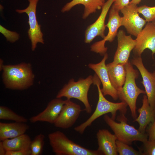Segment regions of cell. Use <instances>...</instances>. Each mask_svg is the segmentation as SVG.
<instances>
[{"instance_id": "28", "label": "cell", "mask_w": 155, "mask_h": 155, "mask_svg": "<svg viewBox=\"0 0 155 155\" xmlns=\"http://www.w3.org/2000/svg\"><path fill=\"white\" fill-rule=\"evenodd\" d=\"M143 155H155V140H147L143 143Z\"/></svg>"}, {"instance_id": "1", "label": "cell", "mask_w": 155, "mask_h": 155, "mask_svg": "<svg viewBox=\"0 0 155 155\" xmlns=\"http://www.w3.org/2000/svg\"><path fill=\"white\" fill-rule=\"evenodd\" d=\"M2 70L3 82L6 88L23 90L33 84L34 75L30 63L4 65Z\"/></svg>"}, {"instance_id": "20", "label": "cell", "mask_w": 155, "mask_h": 155, "mask_svg": "<svg viewBox=\"0 0 155 155\" xmlns=\"http://www.w3.org/2000/svg\"><path fill=\"white\" fill-rule=\"evenodd\" d=\"M106 65L111 83L117 91L122 87L125 80L126 72L125 65H113L110 63Z\"/></svg>"}, {"instance_id": "35", "label": "cell", "mask_w": 155, "mask_h": 155, "mask_svg": "<svg viewBox=\"0 0 155 155\" xmlns=\"http://www.w3.org/2000/svg\"><path fill=\"white\" fill-rule=\"evenodd\" d=\"M103 3H105V0H102Z\"/></svg>"}, {"instance_id": "17", "label": "cell", "mask_w": 155, "mask_h": 155, "mask_svg": "<svg viewBox=\"0 0 155 155\" xmlns=\"http://www.w3.org/2000/svg\"><path fill=\"white\" fill-rule=\"evenodd\" d=\"M98 144L97 150L102 155H117L116 142L117 138L108 130L99 129L96 134Z\"/></svg>"}, {"instance_id": "24", "label": "cell", "mask_w": 155, "mask_h": 155, "mask_svg": "<svg viewBox=\"0 0 155 155\" xmlns=\"http://www.w3.org/2000/svg\"><path fill=\"white\" fill-rule=\"evenodd\" d=\"M44 135L40 133L32 140L30 146L31 155H40L42 154L44 144Z\"/></svg>"}, {"instance_id": "32", "label": "cell", "mask_w": 155, "mask_h": 155, "mask_svg": "<svg viewBox=\"0 0 155 155\" xmlns=\"http://www.w3.org/2000/svg\"><path fill=\"white\" fill-rule=\"evenodd\" d=\"M6 151V150L2 142H0V155H5Z\"/></svg>"}, {"instance_id": "34", "label": "cell", "mask_w": 155, "mask_h": 155, "mask_svg": "<svg viewBox=\"0 0 155 155\" xmlns=\"http://www.w3.org/2000/svg\"><path fill=\"white\" fill-rule=\"evenodd\" d=\"M3 64V61L2 59H0V70H2L3 67L4 65Z\"/></svg>"}, {"instance_id": "31", "label": "cell", "mask_w": 155, "mask_h": 155, "mask_svg": "<svg viewBox=\"0 0 155 155\" xmlns=\"http://www.w3.org/2000/svg\"><path fill=\"white\" fill-rule=\"evenodd\" d=\"M130 0H115L113 5L119 11L130 3Z\"/></svg>"}, {"instance_id": "8", "label": "cell", "mask_w": 155, "mask_h": 155, "mask_svg": "<svg viewBox=\"0 0 155 155\" xmlns=\"http://www.w3.org/2000/svg\"><path fill=\"white\" fill-rule=\"evenodd\" d=\"M39 0H28L29 4L24 9H17L20 13H26L28 17V23L29 28L28 31V36L31 40V49L34 51L38 43L44 44L43 34L41 30L40 25L38 24L36 17V7Z\"/></svg>"}, {"instance_id": "2", "label": "cell", "mask_w": 155, "mask_h": 155, "mask_svg": "<svg viewBox=\"0 0 155 155\" xmlns=\"http://www.w3.org/2000/svg\"><path fill=\"white\" fill-rule=\"evenodd\" d=\"M101 82L96 74L93 76V84L96 86L98 92V99L95 110L91 116L85 121L74 128V130L79 133H83L86 128L91 125L97 119L101 116L110 113L111 118L115 120L117 111L121 114L125 115L127 111V104L121 101L115 103L107 100L103 95L100 88Z\"/></svg>"}, {"instance_id": "26", "label": "cell", "mask_w": 155, "mask_h": 155, "mask_svg": "<svg viewBox=\"0 0 155 155\" xmlns=\"http://www.w3.org/2000/svg\"><path fill=\"white\" fill-rule=\"evenodd\" d=\"M139 14L143 16L146 22H153L155 21V6L150 7L143 5L137 8Z\"/></svg>"}, {"instance_id": "16", "label": "cell", "mask_w": 155, "mask_h": 155, "mask_svg": "<svg viewBox=\"0 0 155 155\" xmlns=\"http://www.w3.org/2000/svg\"><path fill=\"white\" fill-rule=\"evenodd\" d=\"M65 100L61 98L53 99L48 104L46 108L36 115L31 117L29 121L31 123L37 122H46L54 124L57 119Z\"/></svg>"}, {"instance_id": "3", "label": "cell", "mask_w": 155, "mask_h": 155, "mask_svg": "<svg viewBox=\"0 0 155 155\" xmlns=\"http://www.w3.org/2000/svg\"><path fill=\"white\" fill-rule=\"evenodd\" d=\"M126 75L125 80L122 87L118 91V98L126 103L129 106L131 116L135 120L137 118L136 102L138 96L141 94H145V91L139 88L136 85L135 80L139 75L138 70L133 67L129 61L125 64Z\"/></svg>"}, {"instance_id": "18", "label": "cell", "mask_w": 155, "mask_h": 155, "mask_svg": "<svg viewBox=\"0 0 155 155\" xmlns=\"http://www.w3.org/2000/svg\"><path fill=\"white\" fill-rule=\"evenodd\" d=\"M142 106L137 110L139 115L133 121L137 122L139 124L138 130L145 133L148 125L155 120V109L150 106L146 95L143 96Z\"/></svg>"}, {"instance_id": "13", "label": "cell", "mask_w": 155, "mask_h": 155, "mask_svg": "<svg viewBox=\"0 0 155 155\" xmlns=\"http://www.w3.org/2000/svg\"><path fill=\"white\" fill-rule=\"evenodd\" d=\"M104 56L103 58L99 63H89L88 66L95 72L102 84V87L101 89L104 96L109 95L114 100H116L118 98L117 92L111 83L105 63L108 55L106 53Z\"/></svg>"}, {"instance_id": "5", "label": "cell", "mask_w": 155, "mask_h": 155, "mask_svg": "<svg viewBox=\"0 0 155 155\" xmlns=\"http://www.w3.org/2000/svg\"><path fill=\"white\" fill-rule=\"evenodd\" d=\"M118 120L120 123L115 120L106 114L103 117L106 124L112 130L117 140L129 145L135 141H139L143 143L148 140L146 133L141 132L133 126L127 123V119L125 115L121 114Z\"/></svg>"}, {"instance_id": "33", "label": "cell", "mask_w": 155, "mask_h": 155, "mask_svg": "<svg viewBox=\"0 0 155 155\" xmlns=\"http://www.w3.org/2000/svg\"><path fill=\"white\" fill-rule=\"evenodd\" d=\"M142 0H131L130 1L129 3H133L136 5L139 4Z\"/></svg>"}, {"instance_id": "6", "label": "cell", "mask_w": 155, "mask_h": 155, "mask_svg": "<svg viewBox=\"0 0 155 155\" xmlns=\"http://www.w3.org/2000/svg\"><path fill=\"white\" fill-rule=\"evenodd\" d=\"M93 83V76L92 75L85 79L80 78L76 82L73 79H71L59 91L56 98L65 97L67 99H77L84 104L86 113L90 114L92 108L89 102L88 95L90 87Z\"/></svg>"}, {"instance_id": "12", "label": "cell", "mask_w": 155, "mask_h": 155, "mask_svg": "<svg viewBox=\"0 0 155 155\" xmlns=\"http://www.w3.org/2000/svg\"><path fill=\"white\" fill-rule=\"evenodd\" d=\"M117 46L111 63L113 65L122 64L125 65L128 61L131 51L136 44L135 39H133L131 35H126L122 30H119L117 35Z\"/></svg>"}, {"instance_id": "19", "label": "cell", "mask_w": 155, "mask_h": 155, "mask_svg": "<svg viewBox=\"0 0 155 155\" xmlns=\"http://www.w3.org/2000/svg\"><path fill=\"white\" fill-rule=\"evenodd\" d=\"M29 126L26 123L0 122V141L11 139L25 134Z\"/></svg>"}, {"instance_id": "4", "label": "cell", "mask_w": 155, "mask_h": 155, "mask_svg": "<svg viewBox=\"0 0 155 155\" xmlns=\"http://www.w3.org/2000/svg\"><path fill=\"white\" fill-rule=\"evenodd\" d=\"M49 144L56 155H101L97 150L86 148L69 139L63 132L57 131L49 134Z\"/></svg>"}, {"instance_id": "10", "label": "cell", "mask_w": 155, "mask_h": 155, "mask_svg": "<svg viewBox=\"0 0 155 155\" xmlns=\"http://www.w3.org/2000/svg\"><path fill=\"white\" fill-rule=\"evenodd\" d=\"M131 63L139 71L147 97L148 102L151 107L155 109V71L149 72L144 66L140 57H135L131 60Z\"/></svg>"}, {"instance_id": "23", "label": "cell", "mask_w": 155, "mask_h": 155, "mask_svg": "<svg viewBox=\"0 0 155 155\" xmlns=\"http://www.w3.org/2000/svg\"><path fill=\"white\" fill-rule=\"evenodd\" d=\"M0 119L11 120L15 122L26 123L28 119L20 115L7 107L0 106Z\"/></svg>"}, {"instance_id": "14", "label": "cell", "mask_w": 155, "mask_h": 155, "mask_svg": "<svg viewBox=\"0 0 155 155\" xmlns=\"http://www.w3.org/2000/svg\"><path fill=\"white\" fill-rule=\"evenodd\" d=\"M80 106L67 99L57 119L55 126L63 129H67L74 124L82 111Z\"/></svg>"}, {"instance_id": "15", "label": "cell", "mask_w": 155, "mask_h": 155, "mask_svg": "<svg viewBox=\"0 0 155 155\" xmlns=\"http://www.w3.org/2000/svg\"><path fill=\"white\" fill-rule=\"evenodd\" d=\"M115 0H108L103 5L101 13L96 20L87 28L85 32V42L90 43L96 36L105 37V21L107 14Z\"/></svg>"}, {"instance_id": "36", "label": "cell", "mask_w": 155, "mask_h": 155, "mask_svg": "<svg viewBox=\"0 0 155 155\" xmlns=\"http://www.w3.org/2000/svg\"><path fill=\"white\" fill-rule=\"evenodd\" d=\"M155 26V21H154V22H153Z\"/></svg>"}, {"instance_id": "27", "label": "cell", "mask_w": 155, "mask_h": 155, "mask_svg": "<svg viewBox=\"0 0 155 155\" xmlns=\"http://www.w3.org/2000/svg\"><path fill=\"white\" fill-rule=\"evenodd\" d=\"M0 32L4 36L7 41L11 43L15 42L19 38L18 33L9 30L1 25H0Z\"/></svg>"}, {"instance_id": "7", "label": "cell", "mask_w": 155, "mask_h": 155, "mask_svg": "<svg viewBox=\"0 0 155 155\" xmlns=\"http://www.w3.org/2000/svg\"><path fill=\"white\" fill-rule=\"evenodd\" d=\"M119 11L112 5L109 12L108 22L106 25L108 29L107 34L103 40L92 45L91 51L102 55H104L106 53L107 48L105 46V42H112L117 36L118 29L122 26V18L119 15Z\"/></svg>"}, {"instance_id": "11", "label": "cell", "mask_w": 155, "mask_h": 155, "mask_svg": "<svg viewBox=\"0 0 155 155\" xmlns=\"http://www.w3.org/2000/svg\"><path fill=\"white\" fill-rule=\"evenodd\" d=\"M135 39V46L133 52L135 57H140L146 49L155 54V26L153 22H148Z\"/></svg>"}, {"instance_id": "30", "label": "cell", "mask_w": 155, "mask_h": 155, "mask_svg": "<svg viewBox=\"0 0 155 155\" xmlns=\"http://www.w3.org/2000/svg\"><path fill=\"white\" fill-rule=\"evenodd\" d=\"M30 148L16 151H7L5 155H31Z\"/></svg>"}, {"instance_id": "22", "label": "cell", "mask_w": 155, "mask_h": 155, "mask_svg": "<svg viewBox=\"0 0 155 155\" xmlns=\"http://www.w3.org/2000/svg\"><path fill=\"white\" fill-rule=\"evenodd\" d=\"M31 140L28 135L24 134L11 139L2 141L6 151H16L30 149Z\"/></svg>"}, {"instance_id": "25", "label": "cell", "mask_w": 155, "mask_h": 155, "mask_svg": "<svg viewBox=\"0 0 155 155\" xmlns=\"http://www.w3.org/2000/svg\"><path fill=\"white\" fill-rule=\"evenodd\" d=\"M116 144L117 151L119 155H143L142 151H137L129 145L117 140Z\"/></svg>"}, {"instance_id": "29", "label": "cell", "mask_w": 155, "mask_h": 155, "mask_svg": "<svg viewBox=\"0 0 155 155\" xmlns=\"http://www.w3.org/2000/svg\"><path fill=\"white\" fill-rule=\"evenodd\" d=\"M146 131L148 140L151 141L155 140V120L148 125Z\"/></svg>"}, {"instance_id": "21", "label": "cell", "mask_w": 155, "mask_h": 155, "mask_svg": "<svg viewBox=\"0 0 155 155\" xmlns=\"http://www.w3.org/2000/svg\"><path fill=\"white\" fill-rule=\"evenodd\" d=\"M104 4L102 0H72L64 6L61 11L63 13L67 11L77 5L82 4L84 7L82 18L85 19L90 14L102 9Z\"/></svg>"}, {"instance_id": "9", "label": "cell", "mask_w": 155, "mask_h": 155, "mask_svg": "<svg viewBox=\"0 0 155 155\" xmlns=\"http://www.w3.org/2000/svg\"><path fill=\"white\" fill-rule=\"evenodd\" d=\"M137 5L129 3L121 9L122 26L131 35L137 37L143 29L146 21L139 15Z\"/></svg>"}]
</instances>
